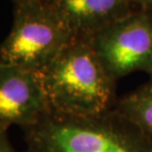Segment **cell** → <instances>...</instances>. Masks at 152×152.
Wrapping results in <instances>:
<instances>
[{
	"instance_id": "cell-3",
	"label": "cell",
	"mask_w": 152,
	"mask_h": 152,
	"mask_svg": "<svg viewBox=\"0 0 152 152\" xmlns=\"http://www.w3.org/2000/svg\"><path fill=\"white\" fill-rule=\"evenodd\" d=\"M74 37L53 2L15 4L11 31L0 43V63L41 73Z\"/></svg>"
},
{
	"instance_id": "cell-11",
	"label": "cell",
	"mask_w": 152,
	"mask_h": 152,
	"mask_svg": "<svg viewBox=\"0 0 152 152\" xmlns=\"http://www.w3.org/2000/svg\"><path fill=\"white\" fill-rule=\"evenodd\" d=\"M48 1H51V2H53V1H55V0H48Z\"/></svg>"
},
{
	"instance_id": "cell-1",
	"label": "cell",
	"mask_w": 152,
	"mask_h": 152,
	"mask_svg": "<svg viewBox=\"0 0 152 152\" xmlns=\"http://www.w3.org/2000/svg\"><path fill=\"white\" fill-rule=\"evenodd\" d=\"M53 112L94 117L114 109L116 82L93 49L90 38L75 37L40 73Z\"/></svg>"
},
{
	"instance_id": "cell-2",
	"label": "cell",
	"mask_w": 152,
	"mask_h": 152,
	"mask_svg": "<svg viewBox=\"0 0 152 152\" xmlns=\"http://www.w3.org/2000/svg\"><path fill=\"white\" fill-rule=\"evenodd\" d=\"M24 132L25 152H152V142L115 109L94 117L52 111Z\"/></svg>"
},
{
	"instance_id": "cell-5",
	"label": "cell",
	"mask_w": 152,
	"mask_h": 152,
	"mask_svg": "<svg viewBox=\"0 0 152 152\" xmlns=\"http://www.w3.org/2000/svg\"><path fill=\"white\" fill-rule=\"evenodd\" d=\"M51 112L40 73L0 63V125L26 130Z\"/></svg>"
},
{
	"instance_id": "cell-7",
	"label": "cell",
	"mask_w": 152,
	"mask_h": 152,
	"mask_svg": "<svg viewBox=\"0 0 152 152\" xmlns=\"http://www.w3.org/2000/svg\"><path fill=\"white\" fill-rule=\"evenodd\" d=\"M114 109L152 142V76L132 92L118 99Z\"/></svg>"
},
{
	"instance_id": "cell-8",
	"label": "cell",
	"mask_w": 152,
	"mask_h": 152,
	"mask_svg": "<svg viewBox=\"0 0 152 152\" xmlns=\"http://www.w3.org/2000/svg\"><path fill=\"white\" fill-rule=\"evenodd\" d=\"M8 129L5 126L0 125V152H18L11 143Z\"/></svg>"
},
{
	"instance_id": "cell-4",
	"label": "cell",
	"mask_w": 152,
	"mask_h": 152,
	"mask_svg": "<svg viewBox=\"0 0 152 152\" xmlns=\"http://www.w3.org/2000/svg\"><path fill=\"white\" fill-rule=\"evenodd\" d=\"M107 74L115 82L134 72L152 76V9H140L90 37Z\"/></svg>"
},
{
	"instance_id": "cell-9",
	"label": "cell",
	"mask_w": 152,
	"mask_h": 152,
	"mask_svg": "<svg viewBox=\"0 0 152 152\" xmlns=\"http://www.w3.org/2000/svg\"><path fill=\"white\" fill-rule=\"evenodd\" d=\"M132 3L140 5V8L152 9V0H130Z\"/></svg>"
},
{
	"instance_id": "cell-10",
	"label": "cell",
	"mask_w": 152,
	"mask_h": 152,
	"mask_svg": "<svg viewBox=\"0 0 152 152\" xmlns=\"http://www.w3.org/2000/svg\"><path fill=\"white\" fill-rule=\"evenodd\" d=\"M27 1H31V0H13V2H14V4H19V3L27 2Z\"/></svg>"
},
{
	"instance_id": "cell-6",
	"label": "cell",
	"mask_w": 152,
	"mask_h": 152,
	"mask_svg": "<svg viewBox=\"0 0 152 152\" xmlns=\"http://www.w3.org/2000/svg\"><path fill=\"white\" fill-rule=\"evenodd\" d=\"M75 37H90L134 11L130 0H55Z\"/></svg>"
}]
</instances>
